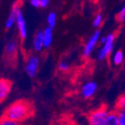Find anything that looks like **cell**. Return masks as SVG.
Wrapping results in <instances>:
<instances>
[{
  "mask_svg": "<svg viewBox=\"0 0 125 125\" xmlns=\"http://www.w3.org/2000/svg\"><path fill=\"white\" fill-rule=\"evenodd\" d=\"M118 115L119 125H125V109L116 111Z\"/></svg>",
  "mask_w": 125,
  "mask_h": 125,
  "instance_id": "19",
  "label": "cell"
},
{
  "mask_svg": "<svg viewBox=\"0 0 125 125\" xmlns=\"http://www.w3.org/2000/svg\"><path fill=\"white\" fill-rule=\"evenodd\" d=\"M115 36L114 33H109L106 37V41L104 44H102L103 46L101 48L98 53V59L100 61L105 60L108 56V54L112 52L114 48V44H115Z\"/></svg>",
  "mask_w": 125,
  "mask_h": 125,
  "instance_id": "4",
  "label": "cell"
},
{
  "mask_svg": "<svg viewBox=\"0 0 125 125\" xmlns=\"http://www.w3.org/2000/svg\"><path fill=\"white\" fill-rule=\"evenodd\" d=\"M33 49L36 52H40L44 48V41H43V31L40 30L35 33L32 42Z\"/></svg>",
  "mask_w": 125,
  "mask_h": 125,
  "instance_id": "10",
  "label": "cell"
},
{
  "mask_svg": "<svg viewBox=\"0 0 125 125\" xmlns=\"http://www.w3.org/2000/svg\"><path fill=\"white\" fill-rule=\"evenodd\" d=\"M97 84L94 81H88L86 82L82 88H81V95L85 99H89L92 98L93 96L95 94L96 91H97Z\"/></svg>",
  "mask_w": 125,
  "mask_h": 125,
  "instance_id": "8",
  "label": "cell"
},
{
  "mask_svg": "<svg viewBox=\"0 0 125 125\" xmlns=\"http://www.w3.org/2000/svg\"><path fill=\"white\" fill-rule=\"evenodd\" d=\"M109 111L106 105H102L99 108L91 111L88 115L89 125H102L108 117Z\"/></svg>",
  "mask_w": 125,
  "mask_h": 125,
  "instance_id": "2",
  "label": "cell"
},
{
  "mask_svg": "<svg viewBox=\"0 0 125 125\" xmlns=\"http://www.w3.org/2000/svg\"><path fill=\"white\" fill-rule=\"evenodd\" d=\"M18 43L15 40H10L7 42L4 48V57L6 59L7 63L13 64L17 60L18 54Z\"/></svg>",
  "mask_w": 125,
  "mask_h": 125,
  "instance_id": "3",
  "label": "cell"
},
{
  "mask_svg": "<svg viewBox=\"0 0 125 125\" xmlns=\"http://www.w3.org/2000/svg\"><path fill=\"white\" fill-rule=\"evenodd\" d=\"M16 24H17L18 30H19V37L22 40H24L27 36V29H26V23L24 17L23 11L20 8H18L17 15H16Z\"/></svg>",
  "mask_w": 125,
  "mask_h": 125,
  "instance_id": "7",
  "label": "cell"
},
{
  "mask_svg": "<svg viewBox=\"0 0 125 125\" xmlns=\"http://www.w3.org/2000/svg\"><path fill=\"white\" fill-rule=\"evenodd\" d=\"M123 59H124V55H123V51L118 50L113 55V63L115 66H119V65H121L123 63Z\"/></svg>",
  "mask_w": 125,
  "mask_h": 125,
  "instance_id": "14",
  "label": "cell"
},
{
  "mask_svg": "<svg viewBox=\"0 0 125 125\" xmlns=\"http://www.w3.org/2000/svg\"><path fill=\"white\" fill-rule=\"evenodd\" d=\"M102 125H119V120H118V115L116 111H112L109 112L108 117L105 120Z\"/></svg>",
  "mask_w": 125,
  "mask_h": 125,
  "instance_id": "13",
  "label": "cell"
},
{
  "mask_svg": "<svg viewBox=\"0 0 125 125\" xmlns=\"http://www.w3.org/2000/svg\"><path fill=\"white\" fill-rule=\"evenodd\" d=\"M100 37H101V31L100 30H96L94 33L91 35V37L88 39V42L86 43L85 47H84V50H83V57L88 58L90 54H91V52L94 50V48L95 47L96 44L98 43L99 40H100Z\"/></svg>",
  "mask_w": 125,
  "mask_h": 125,
  "instance_id": "6",
  "label": "cell"
},
{
  "mask_svg": "<svg viewBox=\"0 0 125 125\" xmlns=\"http://www.w3.org/2000/svg\"><path fill=\"white\" fill-rule=\"evenodd\" d=\"M59 68H60V70L61 71H67L69 69V65L68 63L67 62V61H61V62L59 63Z\"/></svg>",
  "mask_w": 125,
  "mask_h": 125,
  "instance_id": "21",
  "label": "cell"
},
{
  "mask_svg": "<svg viewBox=\"0 0 125 125\" xmlns=\"http://www.w3.org/2000/svg\"><path fill=\"white\" fill-rule=\"evenodd\" d=\"M0 125H20V124H19V123H18L16 121H13L11 119L2 116V118L0 119Z\"/></svg>",
  "mask_w": 125,
  "mask_h": 125,
  "instance_id": "17",
  "label": "cell"
},
{
  "mask_svg": "<svg viewBox=\"0 0 125 125\" xmlns=\"http://www.w3.org/2000/svg\"><path fill=\"white\" fill-rule=\"evenodd\" d=\"M30 4L32 7L34 8H39L40 7V0H30Z\"/></svg>",
  "mask_w": 125,
  "mask_h": 125,
  "instance_id": "22",
  "label": "cell"
},
{
  "mask_svg": "<svg viewBox=\"0 0 125 125\" xmlns=\"http://www.w3.org/2000/svg\"><path fill=\"white\" fill-rule=\"evenodd\" d=\"M40 67V59L37 55L32 54L30 55L29 58L27 59L26 64H25V70L26 73L31 78H33L36 76L38 73V69Z\"/></svg>",
  "mask_w": 125,
  "mask_h": 125,
  "instance_id": "5",
  "label": "cell"
},
{
  "mask_svg": "<svg viewBox=\"0 0 125 125\" xmlns=\"http://www.w3.org/2000/svg\"><path fill=\"white\" fill-rule=\"evenodd\" d=\"M47 25L48 26L53 29L55 25H56V22H57V15L55 12L52 11V12L49 13V15L47 16Z\"/></svg>",
  "mask_w": 125,
  "mask_h": 125,
  "instance_id": "15",
  "label": "cell"
},
{
  "mask_svg": "<svg viewBox=\"0 0 125 125\" xmlns=\"http://www.w3.org/2000/svg\"><path fill=\"white\" fill-rule=\"evenodd\" d=\"M40 3L41 8H46L50 3V0H40Z\"/></svg>",
  "mask_w": 125,
  "mask_h": 125,
  "instance_id": "23",
  "label": "cell"
},
{
  "mask_svg": "<svg viewBox=\"0 0 125 125\" xmlns=\"http://www.w3.org/2000/svg\"><path fill=\"white\" fill-rule=\"evenodd\" d=\"M34 110L35 109L32 102L22 99L11 103L4 110L3 116L20 123L32 116L34 115Z\"/></svg>",
  "mask_w": 125,
  "mask_h": 125,
  "instance_id": "1",
  "label": "cell"
},
{
  "mask_svg": "<svg viewBox=\"0 0 125 125\" xmlns=\"http://www.w3.org/2000/svg\"><path fill=\"white\" fill-rule=\"evenodd\" d=\"M52 29L47 26L43 31V41H44V48H50L52 43Z\"/></svg>",
  "mask_w": 125,
  "mask_h": 125,
  "instance_id": "12",
  "label": "cell"
},
{
  "mask_svg": "<svg viewBox=\"0 0 125 125\" xmlns=\"http://www.w3.org/2000/svg\"><path fill=\"white\" fill-rule=\"evenodd\" d=\"M19 5L17 4H14V6L10 10V14H9L8 18H7L6 21H5V29L9 30L13 26L14 23H16V15H17V10L19 8Z\"/></svg>",
  "mask_w": 125,
  "mask_h": 125,
  "instance_id": "11",
  "label": "cell"
},
{
  "mask_svg": "<svg viewBox=\"0 0 125 125\" xmlns=\"http://www.w3.org/2000/svg\"><path fill=\"white\" fill-rule=\"evenodd\" d=\"M105 41H106V37L101 38V43H102V44H104Z\"/></svg>",
  "mask_w": 125,
  "mask_h": 125,
  "instance_id": "24",
  "label": "cell"
},
{
  "mask_svg": "<svg viewBox=\"0 0 125 125\" xmlns=\"http://www.w3.org/2000/svg\"><path fill=\"white\" fill-rule=\"evenodd\" d=\"M115 111L125 109V94H122L121 96H119V98L117 99L116 102H115Z\"/></svg>",
  "mask_w": 125,
  "mask_h": 125,
  "instance_id": "16",
  "label": "cell"
},
{
  "mask_svg": "<svg viewBox=\"0 0 125 125\" xmlns=\"http://www.w3.org/2000/svg\"><path fill=\"white\" fill-rule=\"evenodd\" d=\"M102 14H97L94 17V20H93V26L94 27V28H99L100 27V25H102Z\"/></svg>",
  "mask_w": 125,
  "mask_h": 125,
  "instance_id": "18",
  "label": "cell"
},
{
  "mask_svg": "<svg viewBox=\"0 0 125 125\" xmlns=\"http://www.w3.org/2000/svg\"><path fill=\"white\" fill-rule=\"evenodd\" d=\"M12 82L8 79L0 78V102H3L10 94Z\"/></svg>",
  "mask_w": 125,
  "mask_h": 125,
  "instance_id": "9",
  "label": "cell"
},
{
  "mask_svg": "<svg viewBox=\"0 0 125 125\" xmlns=\"http://www.w3.org/2000/svg\"><path fill=\"white\" fill-rule=\"evenodd\" d=\"M116 19L120 23H123V22L125 21V4L123 5V8L121 9V10L118 12V14L116 16Z\"/></svg>",
  "mask_w": 125,
  "mask_h": 125,
  "instance_id": "20",
  "label": "cell"
}]
</instances>
